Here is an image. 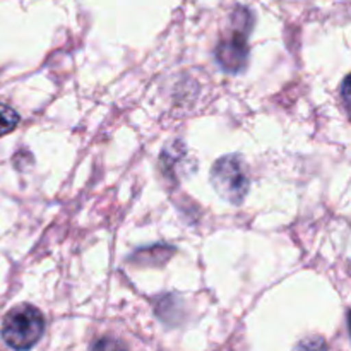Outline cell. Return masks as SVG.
I'll return each instance as SVG.
<instances>
[{
	"label": "cell",
	"instance_id": "2",
	"mask_svg": "<svg viewBox=\"0 0 351 351\" xmlns=\"http://www.w3.org/2000/svg\"><path fill=\"white\" fill-rule=\"evenodd\" d=\"M252 29V16L247 9L233 12L230 29L216 47V60L228 72H240L249 57V33Z\"/></svg>",
	"mask_w": 351,
	"mask_h": 351
},
{
	"label": "cell",
	"instance_id": "4",
	"mask_svg": "<svg viewBox=\"0 0 351 351\" xmlns=\"http://www.w3.org/2000/svg\"><path fill=\"white\" fill-rule=\"evenodd\" d=\"M19 123V115L5 103H0V136L12 132Z\"/></svg>",
	"mask_w": 351,
	"mask_h": 351
},
{
	"label": "cell",
	"instance_id": "1",
	"mask_svg": "<svg viewBox=\"0 0 351 351\" xmlns=\"http://www.w3.org/2000/svg\"><path fill=\"white\" fill-rule=\"evenodd\" d=\"M45 332V317L36 307L23 304L9 311L2 322V339L9 348L29 350Z\"/></svg>",
	"mask_w": 351,
	"mask_h": 351
},
{
	"label": "cell",
	"instance_id": "3",
	"mask_svg": "<svg viewBox=\"0 0 351 351\" xmlns=\"http://www.w3.org/2000/svg\"><path fill=\"white\" fill-rule=\"evenodd\" d=\"M211 184L218 195L230 204H242L250 187V178L247 165L239 154L223 156L213 165Z\"/></svg>",
	"mask_w": 351,
	"mask_h": 351
}]
</instances>
